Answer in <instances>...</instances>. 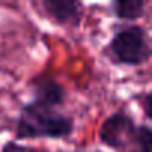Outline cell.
Returning <instances> with one entry per match:
<instances>
[{
  "label": "cell",
  "instance_id": "1",
  "mask_svg": "<svg viewBox=\"0 0 152 152\" xmlns=\"http://www.w3.org/2000/svg\"><path fill=\"white\" fill-rule=\"evenodd\" d=\"M75 131L72 115L30 100L20 107L15 119V140L66 139Z\"/></svg>",
  "mask_w": 152,
  "mask_h": 152
},
{
  "label": "cell",
  "instance_id": "2",
  "mask_svg": "<svg viewBox=\"0 0 152 152\" xmlns=\"http://www.w3.org/2000/svg\"><path fill=\"white\" fill-rule=\"evenodd\" d=\"M104 52L115 66L140 67L151 58L149 33L140 24H122L112 34Z\"/></svg>",
  "mask_w": 152,
  "mask_h": 152
},
{
  "label": "cell",
  "instance_id": "3",
  "mask_svg": "<svg viewBox=\"0 0 152 152\" xmlns=\"http://www.w3.org/2000/svg\"><path fill=\"white\" fill-rule=\"evenodd\" d=\"M134 118L124 109H119L103 119L99 128L100 143L113 151H124L131 146L136 130Z\"/></svg>",
  "mask_w": 152,
  "mask_h": 152
},
{
  "label": "cell",
  "instance_id": "4",
  "mask_svg": "<svg viewBox=\"0 0 152 152\" xmlns=\"http://www.w3.org/2000/svg\"><path fill=\"white\" fill-rule=\"evenodd\" d=\"M28 87L33 93V100L45 106L58 109L67 100L66 87L48 72H40L34 75L28 82Z\"/></svg>",
  "mask_w": 152,
  "mask_h": 152
},
{
  "label": "cell",
  "instance_id": "5",
  "mask_svg": "<svg viewBox=\"0 0 152 152\" xmlns=\"http://www.w3.org/2000/svg\"><path fill=\"white\" fill-rule=\"evenodd\" d=\"M45 15L61 27L78 28L84 18V5L78 0H42Z\"/></svg>",
  "mask_w": 152,
  "mask_h": 152
},
{
  "label": "cell",
  "instance_id": "6",
  "mask_svg": "<svg viewBox=\"0 0 152 152\" xmlns=\"http://www.w3.org/2000/svg\"><path fill=\"white\" fill-rule=\"evenodd\" d=\"M109 8L112 15L124 23H133L146 17L145 0H113Z\"/></svg>",
  "mask_w": 152,
  "mask_h": 152
},
{
  "label": "cell",
  "instance_id": "7",
  "mask_svg": "<svg viewBox=\"0 0 152 152\" xmlns=\"http://www.w3.org/2000/svg\"><path fill=\"white\" fill-rule=\"evenodd\" d=\"M152 146V130L149 124H137L134 130V136L131 140L133 152H151Z\"/></svg>",
  "mask_w": 152,
  "mask_h": 152
},
{
  "label": "cell",
  "instance_id": "8",
  "mask_svg": "<svg viewBox=\"0 0 152 152\" xmlns=\"http://www.w3.org/2000/svg\"><path fill=\"white\" fill-rule=\"evenodd\" d=\"M0 152H37V149L27 145H21L17 140H6Z\"/></svg>",
  "mask_w": 152,
  "mask_h": 152
},
{
  "label": "cell",
  "instance_id": "9",
  "mask_svg": "<svg viewBox=\"0 0 152 152\" xmlns=\"http://www.w3.org/2000/svg\"><path fill=\"white\" fill-rule=\"evenodd\" d=\"M142 102V109L145 112V116L148 119H152V94L151 91H145L143 96L140 97Z\"/></svg>",
  "mask_w": 152,
  "mask_h": 152
}]
</instances>
